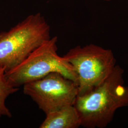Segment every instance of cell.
I'll return each instance as SVG.
<instances>
[{
  "label": "cell",
  "mask_w": 128,
  "mask_h": 128,
  "mask_svg": "<svg viewBox=\"0 0 128 128\" xmlns=\"http://www.w3.org/2000/svg\"><path fill=\"white\" fill-rule=\"evenodd\" d=\"M124 70L116 65L109 77L87 93L78 96L74 106L81 125L87 128L106 127L120 108L128 106V86L125 84Z\"/></svg>",
  "instance_id": "1"
},
{
  "label": "cell",
  "mask_w": 128,
  "mask_h": 128,
  "mask_svg": "<svg viewBox=\"0 0 128 128\" xmlns=\"http://www.w3.org/2000/svg\"><path fill=\"white\" fill-rule=\"evenodd\" d=\"M50 31L44 17L38 12L0 33V68H4L6 72L18 66L50 38Z\"/></svg>",
  "instance_id": "2"
},
{
  "label": "cell",
  "mask_w": 128,
  "mask_h": 128,
  "mask_svg": "<svg viewBox=\"0 0 128 128\" xmlns=\"http://www.w3.org/2000/svg\"><path fill=\"white\" fill-rule=\"evenodd\" d=\"M58 38L54 37L44 42L18 66L5 72L7 80L18 88L28 82L58 72L77 85V78L71 64L58 54Z\"/></svg>",
  "instance_id": "3"
},
{
  "label": "cell",
  "mask_w": 128,
  "mask_h": 128,
  "mask_svg": "<svg viewBox=\"0 0 128 128\" xmlns=\"http://www.w3.org/2000/svg\"><path fill=\"white\" fill-rule=\"evenodd\" d=\"M77 78L78 96L91 91L105 80L116 64L112 51L91 44L71 48L63 56Z\"/></svg>",
  "instance_id": "4"
},
{
  "label": "cell",
  "mask_w": 128,
  "mask_h": 128,
  "mask_svg": "<svg viewBox=\"0 0 128 128\" xmlns=\"http://www.w3.org/2000/svg\"><path fill=\"white\" fill-rule=\"evenodd\" d=\"M23 92L30 97L46 114L68 105H74L78 96V86L58 72L23 85Z\"/></svg>",
  "instance_id": "5"
},
{
  "label": "cell",
  "mask_w": 128,
  "mask_h": 128,
  "mask_svg": "<svg viewBox=\"0 0 128 128\" xmlns=\"http://www.w3.org/2000/svg\"><path fill=\"white\" fill-rule=\"evenodd\" d=\"M81 120L78 110L74 105L63 107L46 114L40 128H78Z\"/></svg>",
  "instance_id": "6"
},
{
  "label": "cell",
  "mask_w": 128,
  "mask_h": 128,
  "mask_svg": "<svg viewBox=\"0 0 128 128\" xmlns=\"http://www.w3.org/2000/svg\"><path fill=\"white\" fill-rule=\"evenodd\" d=\"M18 90V88L14 87L7 80L5 69L0 68V118L3 116L12 117V113L6 105V100Z\"/></svg>",
  "instance_id": "7"
},
{
  "label": "cell",
  "mask_w": 128,
  "mask_h": 128,
  "mask_svg": "<svg viewBox=\"0 0 128 128\" xmlns=\"http://www.w3.org/2000/svg\"><path fill=\"white\" fill-rule=\"evenodd\" d=\"M105 0V1H110V0Z\"/></svg>",
  "instance_id": "8"
}]
</instances>
